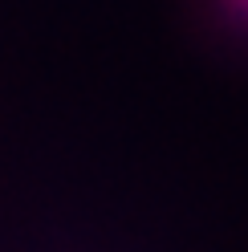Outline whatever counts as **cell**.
Returning <instances> with one entry per match:
<instances>
[{
  "label": "cell",
  "instance_id": "cell-1",
  "mask_svg": "<svg viewBox=\"0 0 248 252\" xmlns=\"http://www.w3.org/2000/svg\"><path fill=\"white\" fill-rule=\"evenodd\" d=\"M208 12L224 37L248 45V0H208Z\"/></svg>",
  "mask_w": 248,
  "mask_h": 252
}]
</instances>
